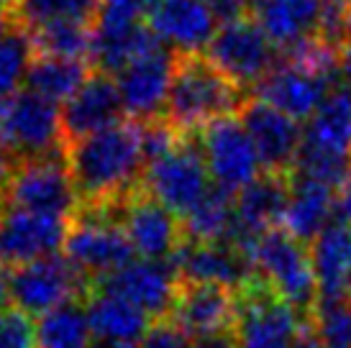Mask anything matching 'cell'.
I'll return each instance as SVG.
<instances>
[{
    "instance_id": "cell-35",
    "label": "cell",
    "mask_w": 351,
    "mask_h": 348,
    "mask_svg": "<svg viewBox=\"0 0 351 348\" xmlns=\"http://www.w3.org/2000/svg\"><path fill=\"white\" fill-rule=\"evenodd\" d=\"M190 343L193 340L187 338L169 318L154 320L147 333H144V338L138 340L141 348H190Z\"/></svg>"
},
{
    "instance_id": "cell-42",
    "label": "cell",
    "mask_w": 351,
    "mask_h": 348,
    "mask_svg": "<svg viewBox=\"0 0 351 348\" xmlns=\"http://www.w3.org/2000/svg\"><path fill=\"white\" fill-rule=\"evenodd\" d=\"M16 23H13V18H10V10L8 8H0V39L8 34L10 29H13Z\"/></svg>"
},
{
    "instance_id": "cell-30",
    "label": "cell",
    "mask_w": 351,
    "mask_h": 348,
    "mask_svg": "<svg viewBox=\"0 0 351 348\" xmlns=\"http://www.w3.org/2000/svg\"><path fill=\"white\" fill-rule=\"evenodd\" d=\"M85 305L77 300L41 315L36 323V348H95Z\"/></svg>"
},
{
    "instance_id": "cell-22",
    "label": "cell",
    "mask_w": 351,
    "mask_h": 348,
    "mask_svg": "<svg viewBox=\"0 0 351 348\" xmlns=\"http://www.w3.org/2000/svg\"><path fill=\"white\" fill-rule=\"evenodd\" d=\"M326 0H252V18L280 54L318 41Z\"/></svg>"
},
{
    "instance_id": "cell-21",
    "label": "cell",
    "mask_w": 351,
    "mask_h": 348,
    "mask_svg": "<svg viewBox=\"0 0 351 348\" xmlns=\"http://www.w3.org/2000/svg\"><path fill=\"white\" fill-rule=\"evenodd\" d=\"M118 123H123V103L116 79L106 72L90 75L62 108V131L67 144Z\"/></svg>"
},
{
    "instance_id": "cell-48",
    "label": "cell",
    "mask_w": 351,
    "mask_h": 348,
    "mask_svg": "<svg viewBox=\"0 0 351 348\" xmlns=\"http://www.w3.org/2000/svg\"><path fill=\"white\" fill-rule=\"evenodd\" d=\"M349 297H351V282H349Z\"/></svg>"
},
{
    "instance_id": "cell-7",
    "label": "cell",
    "mask_w": 351,
    "mask_h": 348,
    "mask_svg": "<svg viewBox=\"0 0 351 348\" xmlns=\"http://www.w3.org/2000/svg\"><path fill=\"white\" fill-rule=\"evenodd\" d=\"M210 174L193 136H182L165 154L149 159L141 190L182 221L210 192Z\"/></svg>"
},
{
    "instance_id": "cell-15",
    "label": "cell",
    "mask_w": 351,
    "mask_h": 348,
    "mask_svg": "<svg viewBox=\"0 0 351 348\" xmlns=\"http://www.w3.org/2000/svg\"><path fill=\"white\" fill-rule=\"evenodd\" d=\"M180 284L182 282L169 261L134 259L128 261L123 269L98 279L90 290L110 292L121 300L131 302L147 318L162 320L169 315V310L175 305Z\"/></svg>"
},
{
    "instance_id": "cell-31",
    "label": "cell",
    "mask_w": 351,
    "mask_h": 348,
    "mask_svg": "<svg viewBox=\"0 0 351 348\" xmlns=\"http://www.w3.org/2000/svg\"><path fill=\"white\" fill-rule=\"evenodd\" d=\"M34 51L39 57L88 62L93 51V23H51L31 31Z\"/></svg>"
},
{
    "instance_id": "cell-20",
    "label": "cell",
    "mask_w": 351,
    "mask_h": 348,
    "mask_svg": "<svg viewBox=\"0 0 351 348\" xmlns=\"http://www.w3.org/2000/svg\"><path fill=\"white\" fill-rule=\"evenodd\" d=\"M236 315V295L215 284L182 282L167 318L190 340L228 333Z\"/></svg>"
},
{
    "instance_id": "cell-1",
    "label": "cell",
    "mask_w": 351,
    "mask_h": 348,
    "mask_svg": "<svg viewBox=\"0 0 351 348\" xmlns=\"http://www.w3.org/2000/svg\"><path fill=\"white\" fill-rule=\"evenodd\" d=\"M64 156L82 205H110L141 190L147 159L138 123H118L69 141Z\"/></svg>"
},
{
    "instance_id": "cell-9",
    "label": "cell",
    "mask_w": 351,
    "mask_h": 348,
    "mask_svg": "<svg viewBox=\"0 0 351 348\" xmlns=\"http://www.w3.org/2000/svg\"><path fill=\"white\" fill-rule=\"evenodd\" d=\"M218 72H223L236 87H256L280 62V51L267 39L252 16L218 26L215 36L203 51Z\"/></svg>"
},
{
    "instance_id": "cell-12",
    "label": "cell",
    "mask_w": 351,
    "mask_h": 348,
    "mask_svg": "<svg viewBox=\"0 0 351 348\" xmlns=\"http://www.w3.org/2000/svg\"><path fill=\"white\" fill-rule=\"evenodd\" d=\"M116 205V218L126 233L134 253L149 261H172L185 243L182 221L152 195L136 190Z\"/></svg>"
},
{
    "instance_id": "cell-11",
    "label": "cell",
    "mask_w": 351,
    "mask_h": 348,
    "mask_svg": "<svg viewBox=\"0 0 351 348\" xmlns=\"http://www.w3.org/2000/svg\"><path fill=\"white\" fill-rule=\"evenodd\" d=\"M82 292H90V282L59 253L10 271V300L29 318L75 302Z\"/></svg>"
},
{
    "instance_id": "cell-41",
    "label": "cell",
    "mask_w": 351,
    "mask_h": 348,
    "mask_svg": "<svg viewBox=\"0 0 351 348\" xmlns=\"http://www.w3.org/2000/svg\"><path fill=\"white\" fill-rule=\"evenodd\" d=\"M339 215L351 218V172L346 177V182L339 187Z\"/></svg>"
},
{
    "instance_id": "cell-26",
    "label": "cell",
    "mask_w": 351,
    "mask_h": 348,
    "mask_svg": "<svg viewBox=\"0 0 351 348\" xmlns=\"http://www.w3.org/2000/svg\"><path fill=\"white\" fill-rule=\"evenodd\" d=\"M302 141L351 156V87L336 85L302 131Z\"/></svg>"
},
{
    "instance_id": "cell-13",
    "label": "cell",
    "mask_w": 351,
    "mask_h": 348,
    "mask_svg": "<svg viewBox=\"0 0 351 348\" xmlns=\"http://www.w3.org/2000/svg\"><path fill=\"white\" fill-rule=\"evenodd\" d=\"M177 54L165 44L128 62L116 75V87L121 92L123 113L136 123H152L165 116L167 97L172 87Z\"/></svg>"
},
{
    "instance_id": "cell-40",
    "label": "cell",
    "mask_w": 351,
    "mask_h": 348,
    "mask_svg": "<svg viewBox=\"0 0 351 348\" xmlns=\"http://www.w3.org/2000/svg\"><path fill=\"white\" fill-rule=\"evenodd\" d=\"M13 305L10 300V269L5 264H0V312Z\"/></svg>"
},
{
    "instance_id": "cell-47",
    "label": "cell",
    "mask_w": 351,
    "mask_h": 348,
    "mask_svg": "<svg viewBox=\"0 0 351 348\" xmlns=\"http://www.w3.org/2000/svg\"><path fill=\"white\" fill-rule=\"evenodd\" d=\"M346 36H351V13H349V31H346Z\"/></svg>"
},
{
    "instance_id": "cell-4",
    "label": "cell",
    "mask_w": 351,
    "mask_h": 348,
    "mask_svg": "<svg viewBox=\"0 0 351 348\" xmlns=\"http://www.w3.org/2000/svg\"><path fill=\"white\" fill-rule=\"evenodd\" d=\"M308 315L274 295L259 277L236 292L231 338L236 348H295L305 336Z\"/></svg>"
},
{
    "instance_id": "cell-45",
    "label": "cell",
    "mask_w": 351,
    "mask_h": 348,
    "mask_svg": "<svg viewBox=\"0 0 351 348\" xmlns=\"http://www.w3.org/2000/svg\"><path fill=\"white\" fill-rule=\"evenodd\" d=\"M13 3H16V0H0V8H10Z\"/></svg>"
},
{
    "instance_id": "cell-3",
    "label": "cell",
    "mask_w": 351,
    "mask_h": 348,
    "mask_svg": "<svg viewBox=\"0 0 351 348\" xmlns=\"http://www.w3.org/2000/svg\"><path fill=\"white\" fill-rule=\"evenodd\" d=\"M64 259L90 282V287L134 261V249L116 218V205L80 208L64 241Z\"/></svg>"
},
{
    "instance_id": "cell-14",
    "label": "cell",
    "mask_w": 351,
    "mask_h": 348,
    "mask_svg": "<svg viewBox=\"0 0 351 348\" xmlns=\"http://www.w3.org/2000/svg\"><path fill=\"white\" fill-rule=\"evenodd\" d=\"M69 233L67 218L8 208L0 213V264L26 266L34 261L57 256Z\"/></svg>"
},
{
    "instance_id": "cell-44",
    "label": "cell",
    "mask_w": 351,
    "mask_h": 348,
    "mask_svg": "<svg viewBox=\"0 0 351 348\" xmlns=\"http://www.w3.org/2000/svg\"><path fill=\"white\" fill-rule=\"evenodd\" d=\"M95 348H141L138 343H100Z\"/></svg>"
},
{
    "instance_id": "cell-38",
    "label": "cell",
    "mask_w": 351,
    "mask_h": 348,
    "mask_svg": "<svg viewBox=\"0 0 351 348\" xmlns=\"http://www.w3.org/2000/svg\"><path fill=\"white\" fill-rule=\"evenodd\" d=\"M190 348H236V343H234V338H231V333H221V336L193 340Z\"/></svg>"
},
{
    "instance_id": "cell-17",
    "label": "cell",
    "mask_w": 351,
    "mask_h": 348,
    "mask_svg": "<svg viewBox=\"0 0 351 348\" xmlns=\"http://www.w3.org/2000/svg\"><path fill=\"white\" fill-rule=\"evenodd\" d=\"M239 118L249 131L254 149L262 162V172L293 174L295 159L302 144V128L298 121L267 105L259 97H249Z\"/></svg>"
},
{
    "instance_id": "cell-46",
    "label": "cell",
    "mask_w": 351,
    "mask_h": 348,
    "mask_svg": "<svg viewBox=\"0 0 351 348\" xmlns=\"http://www.w3.org/2000/svg\"><path fill=\"white\" fill-rule=\"evenodd\" d=\"M339 3H341V5H346V8L351 10V0H339Z\"/></svg>"
},
{
    "instance_id": "cell-10",
    "label": "cell",
    "mask_w": 351,
    "mask_h": 348,
    "mask_svg": "<svg viewBox=\"0 0 351 348\" xmlns=\"http://www.w3.org/2000/svg\"><path fill=\"white\" fill-rule=\"evenodd\" d=\"M193 138L218 190L236 195L262 174L259 154L239 116L218 118L193 134Z\"/></svg>"
},
{
    "instance_id": "cell-37",
    "label": "cell",
    "mask_w": 351,
    "mask_h": 348,
    "mask_svg": "<svg viewBox=\"0 0 351 348\" xmlns=\"http://www.w3.org/2000/svg\"><path fill=\"white\" fill-rule=\"evenodd\" d=\"M339 75L343 77V85L351 87V36H346L339 49Z\"/></svg>"
},
{
    "instance_id": "cell-33",
    "label": "cell",
    "mask_w": 351,
    "mask_h": 348,
    "mask_svg": "<svg viewBox=\"0 0 351 348\" xmlns=\"http://www.w3.org/2000/svg\"><path fill=\"white\" fill-rule=\"evenodd\" d=\"M313 336L326 348H351V297H318L308 312Z\"/></svg>"
},
{
    "instance_id": "cell-24",
    "label": "cell",
    "mask_w": 351,
    "mask_h": 348,
    "mask_svg": "<svg viewBox=\"0 0 351 348\" xmlns=\"http://www.w3.org/2000/svg\"><path fill=\"white\" fill-rule=\"evenodd\" d=\"M339 215V190L313 182L308 177L290 174V200L282 225L300 243H308Z\"/></svg>"
},
{
    "instance_id": "cell-2",
    "label": "cell",
    "mask_w": 351,
    "mask_h": 348,
    "mask_svg": "<svg viewBox=\"0 0 351 348\" xmlns=\"http://www.w3.org/2000/svg\"><path fill=\"white\" fill-rule=\"evenodd\" d=\"M246 92L205 59V54H177L165 121L182 136H193L218 118L236 116Z\"/></svg>"
},
{
    "instance_id": "cell-19",
    "label": "cell",
    "mask_w": 351,
    "mask_h": 348,
    "mask_svg": "<svg viewBox=\"0 0 351 348\" xmlns=\"http://www.w3.org/2000/svg\"><path fill=\"white\" fill-rule=\"evenodd\" d=\"M147 26L175 54H203L218 31L205 0H159L149 10Z\"/></svg>"
},
{
    "instance_id": "cell-28",
    "label": "cell",
    "mask_w": 351,
    "mask_h": 348,
    "mask_svg": "<svg viewBox=\"0 0 351 348\" xmlns=\"http://www.w3.org/2000/svg\"><path fill=\"white\" fill-rule=\"evenodd\" d=\"M90 77L88 62H75V59H57V57H39L31 62L26 90L36 95L47 97L51 103H67L69 97L85 85Z\"/></svg>"
},
{
    "instance_id": "cell-16",
    "label": "cell",
    "mask_w": 351,
    "mask_h": 348,
    "mask_svg": "<svg viewBox=\"0 0 351 348\" xmlns=\"http://www.w3.org/2000/svg\"><path fill=\"white\" fill-rule=\"evenodd\" d=\"M287 200L290 174L262 172L241 192H236V223L226 243L249 256L256 238L277 228V223H282Z\"/></svg>"
},
{
    "instance_id": "cell-6",
    "label": "cell",
    "mask_w": 351,
    "mask_h": 348,
    "mask_svg": "<svg viewBox=\"0 0 351 348\" xmlns=\"http://www.w3.org/2000/svg\"><path fill=\"white\" fill-rule=\"evenodd\" d=\"M62 108L31 90L0 103V146L16 162L62 151Z\"/></svg>"
},
{
    "instance_id": "cell-27",
    "label": "cell",
    "mask_w": 351,
    "mask_h": 348,
    "mask_svg": "<svg viewBox=\"0 0 351 348\" xmlns=\"http://www.w3.org/2000/svg\"><path fill=\"white\" fill-rule=\"evenodd\" d=\"M236 223V195L210 187V192L182 218L185 241L226 243Z\"/></svg>"
},
{
    "instance_id": "cell-36",
    "label": "cell",
    "mask_w": 351,
    "mask_h": 348,
    "mask_svg": "<svg viewBox=\"0 0 351 348\" xmlns=\"http://www.w3.org/2000/svg\"><path fill=\"white\" fill-rule=\"evenodd\" d=\"M205 5L210 8V13L221 26L231 23V21L246 18L252 13V0H205Z\"/></svg>"
},
{
    "instance_id": "cell-32",
    "label": "cell",
    "mask_w": 351,
    "mask_h": 348,
    "mask_svg": "<svg viewBox=\"0 0 351 348\" xmlns=\"http://www.w3.org/2000/svg\"><path fill=\"white\" fill-rule=\"evenodd\" d=\"M36 59L29 31L13 29L0 39V103L21 92V85L29 77L31 62Z\"/></svg>"
},
{
    "instance_id": "cell-5",
    "label": "cell",
    "mask_w": 351,
    "mask_h": 348,
    "mask_svg": "<svg viewBox=\"0 0 351 348\" xmlns=\"http://www.w3.org/2000/svg\"><path fill=\"white\" fill-rule=\"evenodd\" d=\"M249 259L256 277L282 300L302 310L305 315L318 300V282L313 271L311 249L285 228L262 233L254 243Z\"/></svg>"
},
{
    "instance_id": "cell-25",
    "label": "cell",
    "mask_w": 351,
    "mask_h": 348,
    "mask_svg": "<svg viewBox=\"0 0 351 348\" xmlns=\"http://www.w3.org/2000/svg\"><path fill=\"white\" fill-rule=\"evenodd\" d=\"M90 297L85 302L88 323L95 340L100 343H138L144 333L152 325V318H147L141 310H136L131 302L121 300L110 292L90 290Z\"/></svg>"
},
{
    "instance_id": "cell-8",
    "label": "cell",
    "mask_w": 351,
    "mask_h": 348,
    "mask_svg": "<svg viewBox=\"0 0 351 348\" xmlns=\"http://www.w3.org/2000/svg\"><path fill=\"white\" fill-rule=\"evenodd\" d=\"M3 195L10 208L57 215V218H75L82 205L64 151L19 162Z\"/></svg>"
},
{
    "instance_id": "cell-39",
    "label": "cell",
    "mask_w": 351,
    "mask_h": 348,
    "mask_svg": "<svg viewBox=\"0 0 351 348\" xmlns=\"http://www.w3.org/2000/svg\"><path fill=\"white\" fill-rule=\"evenodd\" d=\"M16 166H19V162L0 146V190H5V184H8L10 174L16 172Z\"/></svg>"
},
{
    "instance_id": "cell-29",
    "label": "cell",
    "mask_w": 351,
    "mask_h": 348,
    "mask_svg": "<svg viewBox=\"0 0 351 348\" xmlns=\"http://www.w3.org/2000/svg\"><path fill=\"white\" fill-rule=\"evenodd\" d=\"M103 0H16L10 18L23 31H36L51 23H93Z\"/></svg>"
},
{
    "instance_id": "cell-43",
    "label": "cell",
    "mask_w": 351,
    "mask_h": 348,
    "mask_svg": "<svg viewBox=\"0 0 351 348\" xmlns=\"http://www.w3.org/2000/svg\"><path fill=\"white\" fill-rule=\"evenodd\" d=\"M295 348H326V346H323L321 340L315 338L313 333H305V336H302V338L295 343Z\"/></svg>"
},
{
    "instance_id": "cell-34",
    "label": "cell",
    "mask_w": 351,
    "mask_h": 348,
    "mask_svg": "<svg viewBox=\"0 0 351 348\" xmlns=\"http://www.w3.org/2000/svg\"><path fill=\"white\" fill-rule=\"evenodd\" d=\"M0 348H36V325L26 312L16 308L0 312Z\"/></svg>"
},
{
    "instance_id": "cell-18",
    "label": "cell",
    "mask_w": 351,
    "mask_h": 348,
    "mask_svg": "<svg viewBox=\"0 0 351 348\" xmlns=\"http://www.w3.org/2000/svg\"><path fill=\"white\" fill-rule=\"evenodd\" d=\"M180 282L190 284H215L228 292H241L256 279L252 259L234 249L231 243H193L185 241L169 261Z\"/></svg>"
},
{
    "instance_id": "cell-23",
    "label": "cell",
    "mask_w": 351,
    "mask_h": 348,
    "mask_svg": "<svg viewBox=\"0 0 351 348\" xmlns=\"http://www.w3.org/2000/svg\"><path fill=\"white\" fill-rule=\"evenodd\" d=\"M311 261L318 297L349 295L351 282V218L336 215L311 243Z\"/></svg>"
}]
</instances>
